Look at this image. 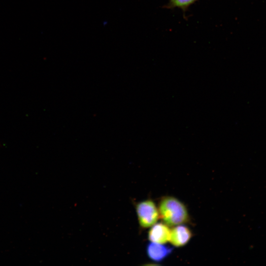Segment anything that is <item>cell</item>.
I'll use <instances>...</instances> for the list:
<instances>
[{"label":"cell","mask_w":266,"mask_h":266,"mask_svg":"<svg viewBox=\"0 0 266 266\" xmlns=\"http://www.w3.org/2000/svg\"><path fill=\"white\" fill-rule=\"evenodd\" d=\"M160 218L169 227L188 223L190 215L186 205L172 196H164L158 205Z\"/></svg>","instance_id":"cell-1"},{"label":"cell","mask_w":266,"mask_h":266,"mask_svg":"<svg viewBox=\"0 0 266 266\" xmlns=\"http://www.w3.org/2000/svg\"><path fill=\"white\" fill-rule=\"evenodd\" d=\"M135 208L139 225L142 229L150 228L160 218L158 208L151 199L137 202Z\"/></svg>","instance_id":"cell-2"},{"label":"cell","mask_w":266,"mask_h":266,"mask_svg":"<svg viewBox=\"0 0 266 266\" xmlns=\"http://www.w3.org/2000/svg\"><path fill=\"white\" fill-rule=\"evenodd\" d=\"M192 236L191 230L185 224L177 225L170 229L169 242L174 247H181L186 245Z\"/></svg>","instance_id":"cell-3"},{"label":"cell","mask_w":266,"mask_h":266,"mask_svg":"<svg viewBox=\"0 0 266 266\" xmlns=\"http://www.w3.org/2000/svg\"><path fill=\"white\" fill-rule=\"evenodd\" d=\"M170 229L164 223H156L148 233V240L151 242L166 244L169 242Z\"/></svg>","instance_id":"cell-4"},{"label":"cell","mask_w":266,"mask_h":266,"mask_svg":"<svg viewBox=\"0 0 266 266\" xmlns=\"http://www.w3.org/2000/svg\"><path fill=\"white\" fill-rule=\"evenodd\" d=\"M173 247L154 242L148 243L146 253L148 258L154 262L160 263L166 258L172 252Z\"/></svg>","instance_id":"cell-5"},{"label":"cell","mask_w":266,"mask_h":266,"mask_svg":"<svg viewBox=\"0 0 266 266\" xmlns=\"http://www.w3.org/2000/svg\"><path fill=\"white\" fill-rule=\"evenodd\" d=\"M199 0H169L164 7L166 9L177 8L181 9L185 13L192 4Z\"/></svg>","instance_id":"cell-6"}]
</instances>
